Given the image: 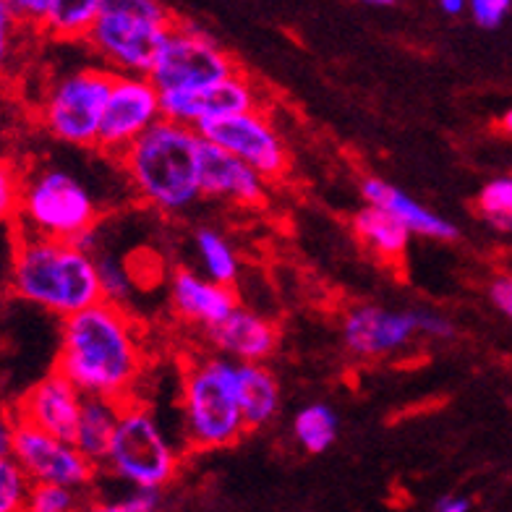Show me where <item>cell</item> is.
<instances>
[{
    "label": "cell",
    "instance_id": "17",
    "mask_svg": "<svg viewBox=\"0 0 512 512\" xmlns=\"http://www.w3.org/2000/svg\"><path fill=\"white\" fill-rule=\"evenodd\" d=\"M204 335L220 356L233 358L238 364H264L280 343L275 324L241 304Z\"/></svg>",
    "mask_w": 512,
    "mask_h": 512
},
{
    "label": "cell",
    "instance_id": "8",
    "mask_svg": "<svg viewBox=\"0 0 512 512\" xmlns=\"http://www.w3.org/2000/svg\"><path fill=\"white\" fill-rule=\"evenodd\" d=\"M115 71L79 68L53 81L40 105L42 128L71 147H97Z\"/></svg>",
    "mask_w": 512,
    "mask_h": 512
},
{
    "label": "cell",
    "instance_id": "28",
    "mask_svg": "<svg viewBox=\"0 0 512 512\" xmlns=\"http://www.w3.org/2000/svg\"><path fill=\"white\" fill-rule=\"evenodd\" d=\"M32 481L14 455H0V512H24Z\"/></svg>",
    "mask_w": 512,
    "mask_h": 512
},
{
    "label": "cell",
    "instance_id": "32",
    "mask_svg": "<svg viewBox=\"0 0 512 512\" xmlns=\"http://www.w3.org/2000/svg\"><path fill=\"white\" fill-rule=\"evenodd\" d=\"M473 21L484 29H497L512 11V0H468Z\"/></svg>",
    "mask_w": 512,
    "mask_h": 512
},
{
    "label": "cell",
    "instance_id": "25",
    "mask_svg": "<svg viewBox=\"0 0 512 512\" xmlns=\"http://www.w3.org/2000/svg\"><path fill=\"white\" fill-rule=\"evenodd\" d=\"M293 439L309 455H322L337 439V413L327 403H309L293 416Z\"/></svg>",
    "mask_w": 512,
    "mask_h": 512
},
{
    "label": "cell",
    "instance_id": "22",
    "mask_svg": "<svg viewBox=\"0 0 512 512\" xmlns=\"http://www.w3.org/2000/svg\"><path fill=\"white\" fill-rule=\"evenodd\" d=\"M280 382L264 364H238V400L249 429L272 424L280 411Z\"/></svg>",
    "mask_w": 512,
    "mask_h": 512
},
{
    "label": "cell",
    "instance_id": "30",
    "mask_svg": "<svg viewBox=\"0 0 512 512\" xmlns=\"http://www.w3.org/2000/svg\"><path fill=\"white\" fill-rule=\"evenodd\" d=\"M21 189H24V176L16 170L14 162L0 157V225L14 223L19 217Z\"/></svg>",
    "mask_w": 512,
    "mask_h": 512
},
{
    "label": "cell",
    "instance_id": "4",
    "mask_svg": "<svg viewBox=\"0 0 512 512\" xmlns=\"http://www.w3.org/2000/svg\"><path fill=\"white\" fill-rule=\"evenodd\" d=\"M249 426L238 400V361L207 356L191 361L181 379V432L191 450L236 445Z\"/></svg>",
    "mask_w": 512,
    "mask_h": 512
},
{
    "label": "cell",
    "instance_id": "41",
    "mask_svg": "<svg viewBox=\"0 0 512 512\" xmlns=\"http://www.w3.org/2000/svg\"><path fill=\"white\" fill-rule=\"evenodd\" d=\"M364 3H371V6H392L395 0H364Z\"/></svg>",
    "mask_w": 512,
    "mask_h": 512
},
{
    "label": "cell",
    "instance_id": "20",
    "mask_svg": "<svg viewBox=\"0 0 512 512\" xmlns=\"http://www.w3.org/2000/svg\"><path fill=\"white\" fill-rule=\"evenodd\" d=\"M351 228L358 243L379 262L400 264L408 254V243H411L413 233L400 223L398 217L377 207V204H366L364 209H358L353 215Z\"/></svg>",
    "mask_w": 512,
    "mask_h": 512
},
{
    "label": "cell",
    "instance_id": "34",
    "mask_svg": "<svg viewBox=\"0 0 512 512\" xmlns=\"http://www.w3.org/2000/svg\"><path fill=\"white\" fill-rule=\"evenodd\" d=\"M418 314V335L432 337V340H447L455 335V327L447 317L437 311H416Z\"/></svg>",
    "mask_w": 512,
    "mask_h": 512
},
{
    "label": "cell",
    "instance_id": "11",
    "mask_svg": "<svg viewBox=\"0 0 512 512\" xmlns=\"http://www.w3.org/2000/svg\"><path fill=\"white\" fill-rule=\"evenodd\" d=\"M162 118V92L149 76L115 74L97 149L123 157L131 144Z\"/></svg>",
    "mask_w": 512,
    "mask_h": 512
},
{
    "label": "cell",
    "instance_id": "5",
    "mask_svg": "<svg viewBox=\"0 0 512 512\" xmlns=\"http://www.w3.org/2000/svg\"><path fill=\"white\" fill-rule=\"evenodd\" d=\"M173 21L160 0H102L84 42L115 74L149 76Z\"/></svg>",
    "mask_w": 512,
    "mask_h": 512
},
{
    "label": "cell",
    "instance_id": "16",
    "mask_svg": "<svg viewBox=\"0 0 512 512\" xmlns=\"http://www.w3.org/2000/svg\"><path fill=\"white\" fill-rule=\"evenodd\" d=\"M199 173H202V194L209 199L249 209L262 207L267 202L270 181L262 173H256L251 165L238 160L233 152L209 142L204 136L202 152H199Z\"/></svg>",
    "mask_w": 512,
    "mask_h": 512
},
{
    "label": "cell",
    "instance_id": "26",
    "mask_svg": "<svg viewBox=\"0 0 512 512\" xmlns=\"http://www.w3.org/2000/svg\"><path fill=\"white\" fill-rule=\"evenodd\" d=\"M476 207L492 228L512 233V176L494 178L486 183L476 199Z\"/></svg>",
    "mask_w": 512,
    "mask_h": 512
},
{
    "label": "cell",
    "instance_id": "31",
    "mask_svg": "<svg viewBox=\"0 0 512 512\" xmlns=\"http://www.w3.org/2000/svg\"><path fill=\"white\" fill-rule=\"evenodd\" d=\"M21 21L8 6V0H0V79L6 76L8 66L14 61L16 40H19Z\"/></svg>",
    "mask_w": 512,
    "mask_h": 512
},
{
    "label": "cell",
    "instance_id": "38",
    "mask_svg": "<svg viewBox=\"0 0 512 512\" xmlns=\"http://www.w3.org/2000/svg\"><path fill=\"white\" fill-rule=\"evenodd\" d=\"M434 512H471V502L465 497H442Z\"/></svg>",
    "mask_w": 512,
    "mask_h": 512
},
{
    "label": "cell",
    "instance_id": "14",
    "mask_svg": "<svg viewBox=\"0 0 512 512\" xmlns=\"http://www.w3.org/2000/svg\"><path fill=\"white\" fill-rule=\"evenodd\" d=\"M418 337L416 311H395L374 304H358L345 311L343 343L356 358L392 356L405 351Z\"/></svg>",
    "mask_w": 512,
    "mask_h": 512
},
{
    "label": "cell",
    "instance_id": "6",
    "mask_svg": "<svg viewBox=\"0 0 512 512\" xmlns=\"http://www.w3.org/2000/svg\"><path fill=\"white\" fill-rule=\"evenodd\" d=\"M95 196L63 168H40L24 176L16 228L34 236L79 241L97 228Z\"/></svg>",
    "mask_w": 512,
    "mask_h": 512
},
{
    "label": "cell",
    "instance_id": "33",
    "mask_svg": "<svg viewBox=\"0 0 512 512\" xmlns=\"http://www.w3.org/2000/svg\"><path fill=\"white\" fill-rule=\"evenodd\" d=\"M8 6L21 21V27L42 29V21L48 16L53 0H8Z\"/></svg>",
    "mask_w": 512,
    "mask_h": 512
},
{
    "label": "cell",
    "instance_id": "15",
    "mask_svg": "<svg viewBox=\"0 0 512 512\" xmlns=\"http://www.w3.org/2000/svg\"><path fill=\"white\" fill-rule=\"evenodd\" d=\"M81 403H84V392L55 369L21 395L14 413L16 421H24V424L37 426L42 432L74 442Z\"/></svg>",
    "mask_w": 512,
    "mask_h": 512
},
{
    "label": "cell",
    "instance_id": "10",
    "mask_svg": "<svg viewBox=\"0 0 512 512\" xmlns=\"http://www.w3.org/2000/svg\"><path fill=\"white\" fill-rule=\"evenodd\" d=\"M11 455L24 468L32 484H61L79 492L95 481L100 468L71 439L55 437L24 421L16 424Z\"/></svg>",
    "mask_w": 512,
    "mask_h": 512
},
{
    "label": "cell",
    "instance_id": "2",
    "mask_svg": "<svg viewBox=\"0 0 512 512\" xmlns=\"http://www.w3.org/2000/svg\"><path fill=\"white\" fill-rule=\"evenodd\" d=\"M8 283L21 301L61 319L102 301L95 254L81 249L76 241L34 236L24 230H19L11 251Z\"/></svg>",
    "mask_w": 512,
    "mask_h": 512
},
{
    "label": "cell",
    "instance_id": "39",
    "mask_svg": "<svg viewBox=\"0 0 512 512\" xmlns=\"http://www.w3.org/2000/svg\"><path fill=\"white\" fill-rule=\"evenodd\" d=\"M439 8H442L447 16H460L465 8H468V0H439Z\"/></svg>",
    "mask_w": 512,
    "mask_h": 512
},
{
    "label": "cell",
    "instance_id": "9",
    "mask_svg": "<svg viewBox=\"0 0 512 512\" xmlns=\"http://www.w3.org/2000/svg\"><path fill=\"white\" fill-rule=\"evenodd\" d=\"M236 58L194 24L173 21L149 71L160 92H194L238 74Z\"/></svg>",
    "mask_w": 512,
    "mask_h": 512
},
{
    "label": "cell",
    "instance_id": "35",
    "mask_svg": "<svg viewBox=\"0 0 512 512\" xmlns=\"http://www.w3.org/2000/svg\"><path fill=\"white\" fill-rule=\"evenodd\" d=\"M489 298L507 319H512V275L494 277L489 285Z\"/></svg>",
    "mask_w": 512,
    "mask_h": 512
},
{
    "label": "cell",
    "instance_id": "36",
    "mask_svg": "<svg viewBox=\"0 0 512 512\" xmlns=\"http://www.w3.org/2000/svg\"><path fill=\"white\" fill-rule=\"evenodd\" d=\"M16 424H19V421H16V413L8 411L6 405L0 403V455H11Z\"/></svg>",
    "mask_w": 512,
    "mask_h": 512
},
{
    "label": "cell",
    "instance_id": "19",
    "mask_svg": "<svg viewBox=\"0 0 512 512\" xmlns=\"http://www.w3.org/2000/svg\"><path fill=\"white\" fill-rule=\"evenodd\" d=\"M361 194H364L366 204H377V207L387 209L390 215H395L405 228L411 230L413 236L434 238V241H455L460 236L458 228L439 217L424 204H418L413 196L405 194L403 189L392 186V183L382 181V178H364L361 181Z\"/></svg>",
    "mask_w": 512,
    "mask_h": 512
},
{
    "label": "cell",
    "instance_id": "23",
    "mask_svg": "<svg viewBox=\"0 0 512 512\" xmlns=\"http://www.w3.org/2000/svg\"><path fill=\"white\" fill-rule=\"evenodd\" d=\"M100 11L102 0H53L40 32L61 42L87 40Z\"/></svg>",
    "mask_w": 512,
    "mask_h": 512
},
{
    "label": "cell",
    "instance_id": "40",
    "mask_svg": "<svg viewBox=\"0 0 512 512\" xmlns=\"http://www.w3.org/2000/svg\"><path fill=\"white\" fill-rule=\"evenodd\" d=\"M499 123H502V131H505V134H512V108L502 115V121Z\"/></svg>",
    "mask_w": 512,
    "mask_h": 512
},
{
    "label": "cell",
    "instance_id": "7",
    "mask_svg": "<svg viewBox=\"0 0 512 512\" xmlns=\"http://www.w3.org/2000/svg\"><path fill=\"white\" fill-rule=\"evenodd\" d=\"M102 465L108 468L110 476L131 489H162L176 479L181 455L157 421L155 411L126 400L113 445Z\"/></svg>",
    "mask_w": 512,
    "mask_h": 512
},
{
    "label": "cell",
    "instance_id": "27",
    "mask_svg": "<svg viewBox=\"0 0 512 512\" xmlns=\"http://www.w3.org/2000/svg\"><path fill=\"white\" fill-rule=\"evenodd\" d=\"M97 275H100L102 301L123 306L128 298L134 296V272L128 270L126 264L118 256L108 251H95Z\"/></svg>",
    "mask_w": 512,
    "mask_h": 512
},
{
    "label": "cell",
    "instance_id": "37",
    "mask_svg": "<svg viewBox=\"0 0 512 512\" xmlns=\"http://www.w3.org/2000/svg\"><path fill=\"white\" fill-rule=\"evenodd\" d=\"M79 512H136L134 505L128 502V497L118 499V502H92V505H81Z\"/></svg>",
    "mask_w": 512,
    "mask_h": 512
},
{
    "label": "cell",
    "instance_id": "12",
    "mask_svg": "<svg viewBox=\"0 0 512 512\" xmlns=\"http://www.w3.org/2000/svg\"><path fill=\"white\" fill-rule=\"evenodd\" d=\"M196 131L209 142L233 152L238 160L251 165L267 181H277L288 173V147H285L283 136L264 110L256 108L249 113L220 118V121L204 123Z\"/></svg>",
    "mask_w": 512,
    "mask_h": 512
},
{
    "label": "cell",
    "instance_id": "24",
    "mask_svg": "<svg viewBox=\"0 0 512 512\" xmlns=\"http://www.w3.org/2000/svg\"><path fill=\"white\" fill-rule=\"evenodd\" d=\"M194 243L204 275L215 283L233 288L241 275V262H238L236 249L230 246L228 238L215 228H199L194 233Z\"/></svg>",
    "mask_w": 512,
    "mask_h": 512
},
{
    "label": "cell",
    "instance_id": "29",
    "mask_svg": "<svg viewBox=\"0 0 512 512\" xmlns=\"http://www.w3.org/2000/svg\"><path fill=\"white\" fill-rule=\"evenodd\" d=\"M81 492L61 484H32L24 512H79Z\"/></svg>",
    "mask_w": 512,
    "mask_h": 512
},
{
    "label": "cell",
    "instance_id": "13",
    "mask_svg": "<svg viewBox=\"0 0 512 512\" xmlns=\"http://www.w3.org/2000/svg\"><path fill=\"white\" fill-rule=\"evenodd\" d=\"M256 108L259 89L243 71L194 92H162V118L186 123L191 128H202L204 123Z\"/></svg>",
    "mask_w": 512,
    "mask_h": 512
},
{
    "label": "cell",
    "instance_id": "1",
    "mask_svg": "<svg viewBox=\"0 0 512 512\" xmlns=\"http://www.w3.org/2000/svg\"><path fill=\"white\" fill-rule=\"evenodd\" d=\"M144 364L142 335L123 306L97 301L63 319L55 369L84 395L126 403L134 398Z\"/></svg>",
    "mask_w": 512,
    "mask_h": 512
},
{
    "label": "cell",
    "instance_id": "3",
    "mask_svg": "<svg viewBox=\"0 0 512 512\" xmlns=\"http://www.w3.org/2000/svg\"><path fill=\"white\" fill-rule=\"evenodd\" d=\"M199 152L202 134L196 128L160 118L123 152L121 162L144 204L165 215H178L204 196Z\"/></svg>",
    "mask_w": 512,
    "mask_h": 512
},
{
    "label": "cell",
    "instance_id": "18",
    "mask_svg": "<svg viewBox=\"0 0 512 512\" xmlns=\"http://www.w3.org/2000/svg\"><path fill=\"white\" fill-rule=\"evenodd\" d=\"M170 306L183 322L202 327L204 332L223 322L238 306L236 290L199 275L194 270H176L170 277Z\"/></svg>",
    "mask_w": 512,
    "mask_h": 512
},
{
    "label": "cell",
    "instance_id": "21",
    "mask_svg": "<svg viewBox=\"0 0 512 512\" xmlns=\"http://www.w3.org/2000/svg\"><path fill=\"white\" fill-rule=\"evenodd\" d=\"M123 403L113 398H100V395H84L81 403L79 424L74 432V445L87 455L92 463L102 465L108 458V450L113 445L115 429L121 421Z\"/></svg>",
    "mask_w": 512,
    "mask_h": 512
}]
</instances>
